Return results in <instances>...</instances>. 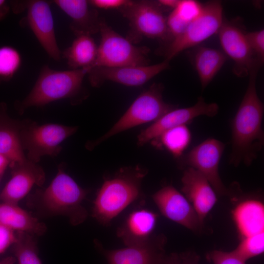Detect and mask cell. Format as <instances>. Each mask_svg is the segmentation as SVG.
<instances>
[{"label":"cell","instance_id":"obj_5","mask_svg":"<svg viewBox=\"0 0 264 264\" xmlns=\"http://www.w3.org/2000/svg\"><path fill=\"white\" fill-rule=\"evenodd\" d=\"M129 22L130 30L126 38L132 44L144 37L170 42L163 7L153 0H128L118 9Z\"/></svg>","mask_w":264,"mask_h":264},{"label":"cell","instance_id":"obj_30","mask_svg":"<svg viewBox=\"0 0 264 264\" xmlns=\"http://www.w3.org/2000/svg\"><path fill=\"white\" fill-rule=\"evenodd\" d=\"M202 8L203 5L196 0H180L173 10L182 20L189 23L200 15Z\"/></svg>","mask_w":264,"mask_h":264},{"label":"cell","instance_id":"obj_1","mask_svg":"<svg viewBox=\"0 0 264 264\" xmlns=\"http://www.w3.org/2000/svg\"><path fill=\"white\" fill-rule=\"evenodd\" d=\"M260 66H255L249 74L246 92L231 123V152L229 163L250 165L264 144L262 124L264 105L256 90V77Z\"/></svg>","mask_w":264,"mask_h":264},{"label":"cell","instance_id":"obj_33","mask_svg":"<svg viewBox=\"0 0 264 264\" xmlns=\"http://www.w3.org/2000/svg\"><path fill=\"white\" fill-rule=\"evenodd\" d=\"M209 258L213 264H245L246 262L233 251L214 250L209 254Z\"/></svg>","mask_w":264,"mask_h":264},{"label":"cell","instance_id":"obj_13","mask_svg":"<svg viewBox=\"0 0 264 264\" xmlns=\"http://www.w3.org/2000/svg\"><path fill=\"white\" fill-rule=\"evenodd\" d=\"M170 61L165 59L158 64L143 66L95 67L87 74L90 85L100 87L105 81L116 82L125 86H142L157 74L168 69Z\"/></svg>","mask_w":264,"mask_h":264},{"label":"cell","instance_id":"obj_8","mask_svg":"<svg viewBox=\"0 0 264 264\" xmlns=\"http://www.w3.org/2000/svg\"><path fill=\"white\" fill-rule=\"evenodd\" d=\"M77 129L58 124L39 125L30 121H22L20 141L23 151L27 152V159L37 163L43 156L57 155L62 150L61 143Z\"/></svg>","mask_w":264,"mask_h":264},{"label":"cell","instance_id":"obj_39","mask_svg":"<svg viewBox=\"0 0 264 264\" xmlns=\"http://www.w3.org/2000/svg\"><path fill=\"white\" fill-rule=\"evenodd\" d=\"M15 260L13 257L7 258L0 261V264H14Z\"/></svg>","mask_w":264,"mask_h":264},{"label":"cell","instance_id":"obj_28","mask_svg":"<svg viewBox=\"0 0 264 264\" xmlns=\"http://www.w3.org/2000/svg\"><path fill=\"white\" fill-rule=\"evenodd\" d=\"M22 57L14 47L4 45L0 46V84L10 81L20 69Z\"/></svg>","mask_w":264,"mask_h":264},{"label":"cell","instance_id":"obj_25","mask_svg":"<svg viewBox=\"0 0 264 264\" xmlns=\"http://www.w3.org/2000/svg\"><path fill=\"white\" fill-rule=\"evenodd\" d=\"M223 52L216 48L198 46L193 63L203 89L212 81L227 60Z\"/></svg>","mask_w":264,"mask_h":264},{"label":"cell","instance_id":"obj_2","mask_svg":"<svg viewBox=\"0 0 264 264\" xmlns=\"http://www.w3.org/2000/svg\"><path fill=\"white\" fill-rule=\"evenodd\" d=\"M147 171L140 167L121 168L104 181L93 202L92 216L108 225L112 220L141 195V183Z\"/></svg>","mask_w":264,"mask_h":264},{"label":"cell","instance_id":"obj_7","mask_svg":"<svg viewBox=\"0 0 264 264\" xmlns=\"http://www.w3.org/2000/svg\"><path fill=\"white\" fill-rule=\"evenodd\" d=\"M163 86L154 83L142 92L133 102L124 114L115 124L89 147H94L110 137L135 126L154 122L175 106L166 103L163 99Z\"/></svg>","mask_w":264,"mask_h":264},{"label":"cell","instance_id":"obj_31","mask_svg":"<svg viewBox=\"0 0 264 264\" xmlns=\"http://www.w3.org/2000/svg\"><path fill=\"white\" fill-rule=\"evenodd\" d=\"M250 47L255 57L262 63L264 60V30L246 33Z\"/></svg>","mask_w":264,"mask_h":264},{"label":"cell","instance_id":"obj_11","mask_svg":"<svg viewBox=\"0 0 264 264\" xmlns=\"http://www.w3.org/2000/svg\"><path fill=\"white\" fill-rule=\"evenodd\" d=\"M225 144L215 138H208L179 158L181 166L198 170L209 181L216 194L228 195L230 191L222 182L219 174V164Z\"/></svg>","mask_w":264,"mask_h":264},{"label":"cell","instance_id":"obj_15","mask_svg":"<svg viewBox=\"0 0 264 264\" xmlns=\"http://www.w3.org/2000/svg\"><path fill=\"white\" fill-rule=\"evenodd\" d=\"M219 110L217 104L206 103L200 96L193 106L174 109L141 131L137 136V144L143 146L156 139L165 131L178 126L186 125L198 116H215L218 113Z\"/></svg>","mask_w":264,"mask_h":264},{"label":"cell","instance_id":"obj_29","mask_svg":"<svg viewBox=\"0 0 264 264\" xmlns=\"http://www.w3.org/2000/svg\"><path fill=\"white\" fill-rule=\"evenodd\" d=\"M233 251L245 262L262 254L264 251V232L242 239Z\"/></svg>","mask_w":264,"mask_h":264},{"label":"cell","instance_id":"obj_36","mask_svg":"<svg viewBox=\"0 0 264 264\" xmlns=\"http://www.w3.org/2000/svg\"><path fill=\"white\" fill-rule=\"evenodd\" d=\"M10 8V4L7 1L0 0V22L3 21L7 16Z\"/></svg>","mask_w":264,"mask_h":264},{"label":"cell","instance_id":"obj_14","mask_svg":"<svg viewBox=\"0 0 264 264\" xmlns=\"http://www.w3.org/2000/svg\"><path fill=\"white\" fill-rule=\"evenodd\" d=\"M218 33L223 53L234 62L233 72L237 76L249 75L256 65H262L253 53L246 33L238 25L223 21Z\"/></svg>","mask_w":264,"mask_h":264},{"label":"cell","instance_id":"obj_4","mask_svg":"<svg viewBox=\"0 0 264 264\" xmlns=\"http://www.w3.org/2000/svg\"><path fill=\"white\" fill-rule=\"evenodd\" d=\"M88 193L65 172L60 164L50 184L45 189L37 191L34 196L40 208L46 213L65 216L72 225H77L88 217V212L82 205Z\"/></svg>","mask_w":264,"mask_h":264},{"label":"cell","instance_id":"obj_27","mask_svg":"<svg viewBox=\"0 0 264 264\" xmlns=\"http://www.w3.org/2000/svg\"><path fill=\"white\" fill-rule=\"evenodd\" d=\"M13 249L19 264H42L38 255L37 246L33 235L17 231Z\"/></svg>","mask_w":264,"mask_h":264},{"label":"cell","instance_id":"obj_26","mask_svg":"<svg viewBox=\"0 0 264 264\" xmlns=\"http://www.w3.org/2000/svg\"><path fill=\"white\" fill-rule=\"evenodd\" d=\"M192 139L190 130L186 125L169 129L153 140L155 146L162 147L175 157L179 158L189 146Z\"/></svg>","mask_w":264,"mask_h":264},{"label":"cell","instance_id":"obj_32","mask_svg":"<svg viewBox=\"0 0 264 264\" xmlns=\"http://www.w3.org/2000/svg\"><path fill=\"white\" fill-rule=\"evenodd\" d=\"M166 23L171 39L170 42L183 33L189 24L182 20L174 10L167 17Z\"/></svg>","mask_w":264,"mask_h":264},{"label":"cell","instance_id":"obj_9","mask_svg":"<svg viewBox=\"0 0 264 264\" xmlns=\"http://www.w3.org/2000/svg\"><path fill=\"white\" fill-rule=\"evenodd\" d=\"M223 21L221 2L218 0L206 2L200 15L189 23L183 33L166 46L165 59L170 61L182 51L197 46L218 33Z\"/></svg>","mask_w":264,"mask_h":264},{"label":"cell","instance_id":"obj_37","mask_svg":"<svg viewBox=\"0 0 264 264\" xmlns=\"http://www.w3.org/2000/svg\"><path fill=\"white\" fill-rule=\"evenodd\" d=\"M10 161L3 155L0 154V176H2L8 166H10Z\"/></svg>","mask_w":264,"mask_h":264},{"label":"cell","instance_id":"obj_17","mask_svg":"<svg viewBox=\"0 0 264 264\" xmlns=\"http://www.w3.org/2000/svg\"><path fill=\"white\" fill-rule=\"evenodd\" d=\"M11 177L0 193L1 202L18 205L35 185L42 186L45 173L41 166L27 159L11 167Z\"/></svg>","mask_w":264,"mask_h":264},{"label":"cell","instance_id":"obj_38","mask_svg":"<svg viewBox=\"0 0 264 264\" xmlns=\"http://www.w3.org/2000/svg\"><path fill=\"white\" fill-rule=\"evenodd\" d=\"M180 0H159V3L163 7L175 9L178 5Z\"/></svg>","mask_w":264,"mask_h":264},{"label":"cell","instance_id":"obj_18","mask_svg":"<svg viewBox=\"0 0 264 264\" xmlns=\"http://www.w3.org/2000/svg\"><path fill=\"white\" fill-rule=\"evenodd\" d=\"M181 191L196 211L200 221L217 201V196L207 179L198 170L187 168L181 177Z\"/></svg>","mask_w":264,"mask_h":264},{"label":"cell","instance_id":"obj_22","mask_svg":"<svg viewBox=\"0 0 264 264\" xmlns=\"http://www.w3.org/2000/svg\"><path fill=\"white\" fill-rule=\"evenodd\" d=\"M5 104L0 107V154L10 161V167L27 159L22 147L20 132L22 122L14 121L5 114Z\"/></svg>","mask_w":264,"mask_h":264},{"label":"cell","instance_id":"obj_35","mask_svg":"<svg viewBox=\"0 0 264 264\" xmlns=\"http://www.w3.org/2000/svg\"><path fill=\"white\" fill-rule=\"evenodd\" d=\"M91 6L104 9H117L124 6L128 1L126 0H88Z\"/></svg>","mask_w":264,"mask_h":264},{"label":"cell","instance_id":"obj_12","mask_svg":"<svg viewBox=\"0 0 264 264\" xmlns=\"http://www.w3.org/2000/svg\"><path fill=\"white\" fill-rule=\"evenodd\" d=\"M166 238L153 235L144 242L108 250L96 243L109 264H169L170 255L165 253Z\"/></svg>","mask_w":264,"mask_h":264},{"label":"cell","instance_id":"obj_34","mask_svg":"<svg viewBox=\"0 0 264 264\" xmlns=\"http://www.w3.org/2000/svg\"><path fill=\"white\" fill-rule=\"evenodd\" d=\"M15 240V231L0 223V254L12 245Z\"/></svg>","mask_w":264,"mask_h":264},{"label":"cell","instance_id":"obj_19","mask_svg":"<svg viewBox=\"0 0 264 264\" xmlns=\"http://www.w3.org/2000/svg\"><path fill=\"white\" fill-rule=\"evenodd\" d=\"M52 2L70 17L69 27L75 36L99 32L102 18L88 0H54Z\"/></svg>","mask_w":264,"mask_h":264},{"label":"cell","instance_id":"obj_16","mask_svg":"<svg viewBox=\"0 0 264 264\" xmlns=\"http://www.w3.org/2000/svg\"><path fill=\"white\" fill-rule=\"evenodd\" d=\"M152 198L161 213L167 219L195 232L201 230L203 224L194 208L183 194L173 186L162 187Z\"/></svg>","mask_w":264,"mask_h":264},{"label":"cell","instance_id":"obj_40","mask_svg":"<svg viewBox=\"0 0 264 264\" xmlns=\"http://www.w3.org/2000/svg\"><path fill=\"white\" fill-rule=\"evenodd\" d=\"M1 178H2V176H0V182Z\"/></svg>","mask_w":264,"mask_h":264},{"label":"cell","instance_id":"obj_23","mask_svg":"<svg viewBox=\"0 0 264 264\" xmlns=\"http://www.w3.org/2000/svg\"><path fill=\"white\" fill-rule=\"evenodd\" d=\"M0 223L16 231L41 236L47 230L45 224L18 205L0 203Z\"/></svg>","mask_w":264,"mask_h":264},{"label":"cell","instance_id":"obj_20","mask_svg":"<svg viewBox=\"0 0 264 264\" xmlns=\"http://www.w3.org/2000/svg\"><path fill=\"white\" fill-rule=\"evenodd\" d=\"M157 215L149 210L141 208L132 212L118 229L117 235L126 246L140 244L153 235Z\"/></svg>","mask_w":264,"mask_h":264},{"label":"cell","instance_id":"obj_6","mask_svg":"<svg viewBox=\"0 0 264 264\" xmlns=\"http://www.w3.org/2000/svg\"><path fill=\"white\" fill-rule=\"evenodd\" d=\"M99 32L101 40L98 46L95 67H121L149 65L150 49L134 45L111 28L102 18Z\"/></svg>","mask_w":264,"mask_h":264},{"label":"cell","instance_id":"obj_24","mask_svg":"<svg viewBox=\"0 0 264 264\" xmlns=\"http://www.w3.org/2000/svg\"><path fill=\"white\" fill-rule=\"evenodd\" d=\"M98 46L91 35H76L71 45L64 50L62 56L66 59L71 69L90 68L96 59Z\"/></svg>","mask_w":264,"mask_h":264},{"label":"cell","instance_id":"obj_21","mask_svg":"<svg viewBox=\"0 0 264 264\" xmlns=\"http://www.w3.org/2000/svg\"><path fill=\"white\" fill-rule=\"evenodd\" d=\"M232 215L242 239L264 232V206L259 200L249 198L241 201Z\"/></svg>","mask_w":264,"mask_h":264},{"label":"cell","instance_id":"obj_10","mask_svg":"<svg viewBox=\"0 0 264 264\" xmlns=\"http://www.w3.org/2000/svg\"><path fill=\"white\" fill-rule=\"evenodd\" d=\"M52 1L29 0L10 2L15 13L26 10L25 24L32 31L47 55L56 61L60 60L62 52L58 46L55 32L54 19L51 9Z\"/></svg>","mask_w":264,"mask_h":264},{"label":"cell","instance_id":"obj_3","mask_svg":"<svg viewBox=\"0 0 264 264\" xmlns=\"http://www.w3.org/2000/svg\"><path fill=\"white\" fill-rule=\"evenodd\" d=\"M87 73L85 69L57 70L44 65L32 89L16 104V108L22 114L29 108L61 99H69L73 102L83 90L82 83Z\"/></svg>","mask_w":264,"mask_h":264}]
</instances>
